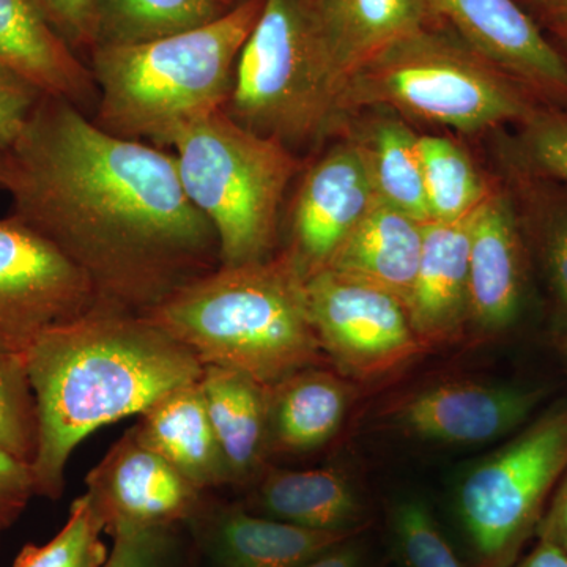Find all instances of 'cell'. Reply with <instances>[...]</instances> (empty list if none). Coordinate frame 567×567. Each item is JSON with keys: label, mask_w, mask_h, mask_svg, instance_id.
I'll use <instances>...</instances> for the list:
<instances>
[{"label": "cell", "mask_w": 567, "mask_h": 567, "mask_svg": "<svg viewBox=\"0 0 567 567\" xmlns=\"http://www.w3.org/2000/svg\"><path fill=\"white\" fill-rule=\"evenodd\" d=\"M7 156L11 215L87 276L100 306L147 316L221 267L173 153L104 132L44 93Z\"/></svg>", "instance_id": "obj_1"}, {"label": "cell", "mask_w": 567, "mask_h": 567, "mask_svg": "<svg viewBox=\"0 0 567 567\" xmlns=\"http://www.w3.org/2000/svg\"><path fill=\"white\" fill-rule=\"evenodd\" d=\"M35 395L37 496L61 498L73 451L93 432L199 382L204 365L151 317L96 305L51 328L24 357Z\"/></svg>", "instance_id": "obj_2"}, {"label": "cell", "mask_w": 567, "mask_h": 567, "mask_svg": "<svg viewBox=\"0 0 567 567\" xmlns=\"http://www.w3.org/2000/svg\"><path fill=\"white\" fill-rule=\"evenodd\" d=\"M204 365L234 369L274 386L331 365L309 315L306 279L289 252L219 267L167 298L151 315Z\"/></svg>", "instance_id": "obj_3"}, {"label": "cell", "mask_w": 567, "mask_h": 567, "mask_svg": "<svg viewBox=\"0 0 567 567\" xmlns=\"http://www.w3.org/2000/svg\"><path fill=\"white\" fill-rule=\"evenodd\" d=\"M264 3L241 0L218 20L164 39L95 48L93 122L114 136L169 148L186 126L226 107Z\"/></svg>", "instance_id": "obj_4"}, {"label": "cell", "mask_w": 567, "mask_h": 567, "mask_svg": "<svg viewBox=\"0 0 567 567\" xmlns=\"http://www.w3.org/2000/svg\"><path fill=\"white\" fill-rule=\"evenodd\" d=\"M169 148L186 196L215 229L223 267L274 257L284 197L301 169L292 148L226 110L186 126Z\"/></svg>", "instance_id": "obj_5"}, {"label": "cell", "mask_w": 567, "mask_h": 567, "mask_svg": "<svg viewBox=\"0 0 567 567\" xmlns=\"http://www.w3.org/2000/svg\"><path fill=\"white\" fill-rule=\"evenodd\" d=\"M341 114L382 107L406 117L481 133L524 122L528 91L436 24L399 40L347 82Z\"/></svg>", "instance_id": "obj_6"}, {"label": "cell", "mask_w": 567, "mask_h": 567, "mask_svg": "<svg viewBox=\"0 0 567 567\" xmlns=\"http://www.w3.org/2000/svg\"><path fill=\"white\" fill-rule=\"evenodd\" d=\"M224 110L245 128L290 148L341 123L339 89L309 0H265Z\"/></svg>", "instance_id": "obj_7"}, {"label": "cell", "mask_w": 567, "mask_h": 567, "mask_svg": "<svg viewBox=\"0 0 567 567\" xmlns=\"http://www.w3.org/2000/svg\"><path fill=\"white\" fill-rule=\"evenodd\" d=\"M567 468V399L477 462L457 488V514L476 567H511Z\"/></svg>", "instance_id": "obj_8"}, {"label": "cell", "mask_w": 567, "mask_h": 567, "mask_svg": "<svg viewBox=\"0 0 567 567\" xmlns=\"http://www.w3.org/2000/svg\"><path fill=\"white\" fill-rule=\"evenodd\" d=\"M309 315L323 353L350 380H380L429 350L405 305L374 284L322 270L306 279Z\"/></svg>", "instance_id": "obj_9"}, {"label": "cell", "mask_w": 567, "mask_h": 567, "mask_svg": "<svg viewBox=\"0 0 567 567\" xmlns=\"http://www.w3.org/2000/svg\"><path fill=\"white\" fill-rule=\"evenodd\" d=\"M96 305L87 276L61 249L17 216L0 218V352L24 358L41 334Z\"/></svg>", "instance_id": "obj_10"}, {"label": "cell", "mask_w": 567, "mask_h": 567, "mask_svg": "<svg viewBox=\"0 0 567 567\" xmlns=\"http://www.w3.org/2000/svg\"><path fill=\"white\" fill-rule=\"evenodd\" d=\"M543 388L480 380H445L405 395L388 410L386 423L412 439L440 445H486L528 423Z\"/></svg>", "instance_id": "obj_11"}, {"label": "cell", "mask_w": 567, "mask_h": 567, "mask_svg": "<svg viewBox=\"0 0 567 567\" xmlns=\"http://www.w3.org/2000/svg\"><path fill=\"white\" fill-rule=\"evenodd\" d=\"M85 495L103 518L107 535L122 528L188 525L207 498L169 462L142 445L132 429L85 476Z\"/></svg>", "instance_id": "obj_12"}, {"label": "cell", "mask_w": 567, "mask_h": 567, "mask_svg": "<svg viewBox=\"0 0 567 567\" xmlns=\"http://www.w3.org/2000/svg\"><path fill=\"white\" fill-rule=\"evenodd\" d=\"M434 24L527 91L567 102V61L517 0H423Z\"/></svg>", "instance_id": "obj_13"}, {"label": "cell", "mask_w": 567, "mask_h": 567, "mask_svg": "<svg viewBox=\"0 0 567 567\" xmlns=\"http://www.w3.org/2000/svg\"><path fill=\"white\" fill-rule=\"evenodd\" d=\"M377 196L360 151L346 140L305 173L295 193L289 252L305 279L324 270Z\"/></svg>", "instance_id": "obj_14"}, {"label": "cell", "mask_w": 567, "mask_h": 567, "mask_svg": "<svg viewBox=\"0 0 567 567\" xmlns=\"http://www.w3.org/2000/svg\"><path fill=\"white\" fill-rule=\"evenodd\" d=\"M468 333L488 339L509 330L527 292L528 245L513 199L492 188L470 215Z\"/></svg>", "instance_id": "obj_15"}, {"label": "cell", "mask_w": 567, "mask_h": 567, "mask_svg": "<svg viewBox=\"0 0 567 567\" xmlns=\"http://www.w3.org/2000/svg\"><path fill=\"white\" fill-rule=\"evenodd\" d=\"M212 567H301L358 535L316 532L205 498L188 522Z\"/></svg>", "instance_id": "obj_16"}, {"label": "cell", "mask_w": 567, "mask_h": 567, "mask_svg": "<svg viewBox=\"0 0 567 567\" xmlns=\"http://www.w3.org/2000/svg\"><path fill=\"white\" fill-rule=\"evenodd\" d=\"M468 219L424 224L423 252L405 308L429 352L457 344L468 333Z\"/></svg>", "instance_id": "obj_17"}, {"label": "cell", "mask_w": 567, "mask_h": 567, "mask_svg": "<svg viewBox=\"0 0 567 567\" xmlns=\"http://www.w3.org/2000/svg\"><path fill=\"white\" fill-rule=\"evenodd\" d=\"M328 65L339 89L377 55L434 24L423 0H309Z\"/></svg>", "instance_id": "obj_18"}, {"label": "cell", "mask_w": 567, "mask_h": 567, "mask_svg": "<svg viewBox=\"0 0 567 567\" xmlns=\"http://www.w3.org/2000/svg\"><path fill=\"white\" fill-rule=\"evenodd\" d=\"M246 507L260 516L316 532L360 535L365 509L344 470H287L268 464L248 488Z\"/></svg>", "instance_id": "obj_19"}, {"label": "cell", "mask_w": 567, "mask_h": 567, "mask_svg": "<svg viewBox=\"0 0 567 567\" xmlns=\"http://www.w3.org/2000/svg\"><path fill=\"white\" fill-rule=\"evenodd\" d=\"M353 391L333 365H311L268 386V457L300 456L331 442Z\"/></svg>", "instance_id": "obj_20"}, {"label": "cell", "mask_w": 567, "mask_h": 567, "mask_svg": "<svg viewBox=\"0 0 567 567\" xmlns=\"http://www.w3.org/2000/svg\"><path fill=\"white\" fill-rule=\"evenodd\" d=\"M132 431L205 494L233 484L199 382L164 395L140 415Z\"/></svg>", "instance_id": "obj_21"}, {"label": "cell", "mask_w": 567, "mask_h": 567, "mask_svg": "<svg viewBox=\"0 0 567 567\" xmlns=\"http://www.w3.org/2000/svg\"><path fill=\"white\" fill-rule=\"evenodd\" d=\"M0 61L41 92L78 107L95 93L92 71L52 28L37 0H0Z\"/></svg>", "instance_id": "obj_22"}, {"label": "cell", "mask_w": 567, "mask_h": 567, "mask_svg": "<svg viewBox=\"0 0 567 567\" xmlns=\"http://www.w3.org/2000/svg\"><path fill=\"white\" fill-rule=\"evenodd\" d=\"M424 224L377 197L324 270L374 284L405 305L420 267Z\"/></svg>", "instance_id": "obj_23"}, {"label": "cell", "mask_w": 567, "mask_h": 567, "mask_svg": "<svg viewBox=\"0 0 567 567\" xmlns=\"http://www.w3.org/2000/svg\"><path fill=\"white\" fill-rule=\"evenodd\" d=\"M230 486L249 488L268 465V386L234 369L205 365L199 380Z\"/></svg>", "instance_id": "obj_24"}, {"label": "cell", "mask_w": 567, "mask_h": 567, "mask_svg": "<svg viewBox=\"0 0 567 567\" xmlns=\"http://www.w3.org/2000/svg\"><path fill=\"white\" fill-rule=\"evenodd\" d=\"M375 196L421 223H429L420 136L404 121L390 115L364 121L350 133Z\"/></svg>", "instance_id": "obj_25"}, {"label": "cell", "mask_w": 567, "mask_h": 567, "mask_svg": "<svg viewBox=\"0 0 567 567\" xmlns=\"http://www.w3.org/2000/svg\"><path fill=\"white\" fill-rule=\"evenodd\" d=\"M235 0H95V47L164 39L218 20ZM92 50V51H93Z\"/></svg>", "instance_id": "obj_26"}, {"label": "cell", "mask_w": 567, "mask_h": 567, "mask_svg": "<svg viewBox=\"0 0 567 567\" xmlns=\"http://www.w3.org/2000/svg\"><path fill=\"white\" fill-rule=\"evenodd\" d=\"M420 155L429 221L468 218L494 188L466 148L450 137L420 136Z\"/></svg>", "instance_id": "obj_27"}, {"label": "cell", "mask_w": 567, "mask_h": 567, "mask_svg": "<svg viewBox=\"0 0 567 567\" xmlns=\"http://www.w3.org/2000/svg\"><path fill=\"white\" fill-rule=\"evenodd\" d=\"M106 533L103 518L91 498L81 495L70 507V516L61 532L44 546L29 544L14 559L13 567H103L106 563Z\"/></svg>", "instance_id": "obj_28"}, {"label": "cell", "mask_w": 567, "mask_h": 567, "mask_svg": "<svg viewBox=\"0 0 567 567\" xmlns=\"http://www.w3.org/2000/svg\"><path fill=\"white\" fill-rule=\"evenodd\" d=\"M37 445L39 417L24 358L0 352V450L32 465Z\"/></svg>", "instance_id": "obj_29"}, {"label": "cell", "mask_w": 567, "mask_h": 567, "mask_svg": "<svg viewBox=\"0 0 567 567\" xmlns=\"http://www.w3.org/2000/svg\"><path fill=\"white\" fill-rule=\"evenodd\" d=\"M532 213L527 223V237L533 246L548 286L557 301L561 334L559 342L567 341V193H539L533 197Z\"/></svg>", "instance_id": "obj_30"}, {"label": "cell", "mask_w": 567, "mask_h": 567, "mask_svg": "<svg viewBox=\"0 0 567 567\" xmlns=\"http://www.w3.org/2000/svg\"><path fill=\"white\" fill-rule=\"evenodd\" d=\"M390 529L395 551L406 567H465L424 503L406 499L395 505Z\"/></svg>", "instance_id": "obj_31"}, {"label": "cell", "mask_w": 567, "mask_h": 567, "mask_svg": "<svg viewBox=\"0 0 567 567\" xmlns=\"http://www.w3.org/2000/svg\"><path fill=\"white\" fill-rule=\"evenodd\" d=\"M517 148L529 171L567 183V112L535 107L522 122Z\"/></svg>", "instance_id": "obj_32"}, {"label": "cell", "mask_w": 567, "mask_h": 567, "mask_svg": "<svg viewBox=\"0 0 567 567\" xmlns=\"http://www.w3.org/2000/svg\"><path fill=\"white\" fill-rule=\"evenodd\" d=\"M177 528H122L112 533L103 567H169Z\"/></svg>", "instance_id": "obj_33"}, {"label": "cell", "mask_w": 567, "mask_h": 567, "mask_svg": "<svg viewBox=\"0 0 567 567\" xmlns=\"http://www.w3.org/2000/svg\"><path fill=\"white\" fill-rule=\"evenodd\" d=\"M43 95L35 84L0 62V152L13 147Z\"/></svg>", "instance_id": "obj_34"}, {"label": "cell", "mask_w": 567, "mask_h": 567, "mask_svg": "<svg viewBox=\"0 0 567 567\" xmlns=\"http://www.w3.org/2000/svg\"><path fill=\"white\" fill-rule=\"evenodd\" d=\"M71 50L95 47V0H37Z\"/></svg>", "instance_id": "obj_35"}, {"label": "cell", "mask_w": 567, "mask_h": 567, "mask_svg": "<svg viewBox=\"0 0 567 567\" xmlns=\"http://www.w3.org/2000/svg\"><path fill=\"white\" fill-rule=\"evenodd\" d=\"M35 494L31 465L0 450V533L10 528Z\"/></svg>", "instance_id": "obj_36"}, {"label": "cell", "mask_w": 567, "mask_h": 567, "mask_svg": "<svg viewBox=\"0 0 567 567\" xmlns=\"http://www.w3.org/2000/svg\"><path fill=\"white\" fill-rule=\"evenodd\" d=\"M536 535L543 543L567 554V468L558 481L557 491L551 495L548 507L537 525Z\"/></svg>", "instance_id": "obj_37"}, {"label": "cell", "mask_w": 567, "mask_h": 567, "mask_svg": "<svg viewBox=\"0 0 567 567\" xmlns=\"http://www.w3.org/2000/svg\"><path fill=\"white\" fill-rule=\"evenodd\" d=\"M301 567H369V563L364 547L353 536Z\"/></svg>", "instance_id": "obj_38"}, {"label": "cell", "mask_w": 567, "mask_h": 567, "mask_svg": "<svg viewBox=\"0 0 567 567\" xmlns=\"http://www.w3.org/2000/svg\"><path fill=\"white\" fill-rule=\"evenodd\" d=\"M511 567H567V554L539 540L527 557L514 563Z\"/></svg>", "instance_id": "obj_39"}, {"label": "cell", "mask_w": 567, "mask_h": 567, "mask_svg": "<svg viewBox=\"0 0 567 567\" xmlns=\"http://www.w3.org/2000/svg\"><path fill=\"white\" fill-rule=\"evenodd\" d=\"M527 2L567 28V0H527Z\"/></svg>", "instance_id": "obj_40"}, {"label": "cell", "mask_w": 567, "mask_h": 567, "mask_svg": "<svg viewBox=\"0 0 567 567\" xmlns=\"http://www.w3.org/2000/svg\"><path fill=\"white\" fill-rule=\"evenodd\" d=\"M7 178H9V156L7 152H0V189L6 188Z\"/></svg>", "instance_id": "obj_41"}, {"label": "cell", "mask_w": 567, "mask_h": 567, "mask_svg": "<svg viewBox=\"0 0 567 567\" xmlns=\"http://www.w3.org/2000/svg\"><path fill=\"white\" fill-rule=\"evenodd\" d=\"M563 48H565V58L567 61V28L565 29V32H563Z\"/></svg>", "instance_id": "obj_42"}, {"label": "cell", "mask_w": 567, "mask_h": 567, "mask_svg": "<svg viewBox=\"0 0 567 567\" xmlns=\"http://www.w3.org/2000/svg\"><path fill=\"white\" fill-rule=\"evenodd\" d=\"M559 347H561L563 353L567 357V341L559 342Z\"/></svg>", "instance_id": "obj_43"}, {"label": "cell", "mask_w": 567, "mask_h": 567, "mask_svg": "<svg viewBox=\"0 0 567 567\" xmlns=\"http://www.w3.org/2000/svg\"><path fill=\"white\" fill-rule=\"evenodd\" d=\"M0 62H2V61H0Z\"/></svg>", "instance_id": "obj_44"}]
</instances>
